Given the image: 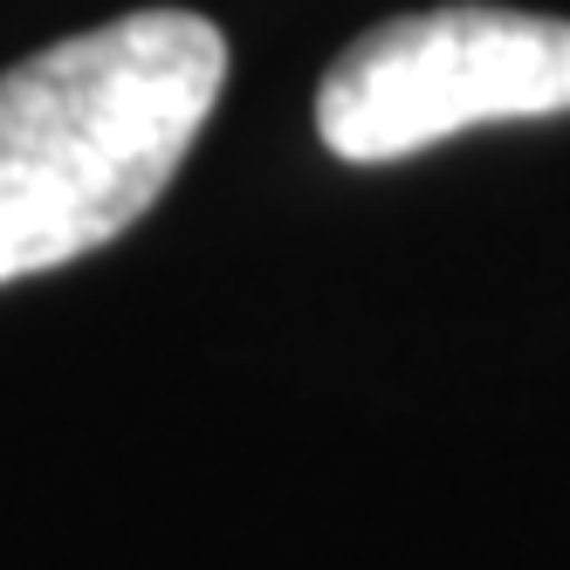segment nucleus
I'll return each instance as SVG.
<instances>
[{
  "label": "nucleus",
  "instance_id": "f257e3e1",
  "mask_svg": "<svg viewBox=\"0 0 570 570\" xmlns=\"http://www.w3.org/2000/svg\"><path fill=\"white\" fill-rule=\"evenodd\" d=\"M220 83L227 35L193 8L117 14L0 76V289L151 214Z\"/></svg>",
  "mask_w": 570,
  "mask_h": 570
},
{
  "label": "nucleus",
  "instance_id": "f03ea898",
  "mask_svg": "<svg viewBox=\"0 0 570 570\" xmlns=\"http://www.w3.org/2000/svg\"><path fill=\"white\" fill-rule=\"evenodd\" d=\"M570 110V21L515 8L399 14L323 69L316 138L351 166L413 158L454 131Z\"/></svg>",
  "mask_w": 570,
  "mask_h": 570
}]
</instances>
